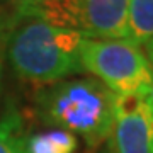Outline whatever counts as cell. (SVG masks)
<instances>
[{
	"label": "cell",
	"mask_w": 153,
	"mask_h": 153,
	"mask_svg": "<svg viewBox=\"0 0 153 153\" xmlns=\"http://www.w3.org/2000/svg\"><path fill=\"white\" fill-rule=\"evenodd\" d=\"M145 100H146V104H148V107H150V111L153 112V83H152V87H150V90H148V94L145 95Z\"/></svg>",
	"instance_id": "obj_11"
},
{
	"label": "cell",
	"mask_w": 153,
	"mask_h": 153,
	"mask_svg": "<svg viewBox=\"0 0 153 153\" xmlns=\"http://www.w3.org/2000/svg\"><path fill=\"white\" fill-rule=\"evenodd\" d=\"M80 65L116 95L145 97L153 83L152 63L129 39L85 36L80 46Z\"/></svg>",
	"instance_id": "obj_3"
},
{
	"label": "cell",
	"mask_w": 153,
	"mask_h": 153,
	"mask_svg": "<svg viewBox=\"0 0 153 153\" xmlns=\"http://www.w3.org/2000/svg\"><path fill=\"white\" fill-rule=\"evenodd\" d=\"M26 153H75L76 138L63 129H48L22 136Z\"/></svg>",
	"instance_id": "obj_7"
},
{
	"label": "cell",
	"mask_w": 153,
	"mask_h": 153,
	"mask_svg": "<svg viewBox=\"0 0 153 153\" xmlns=\"http://www.w3.org/2000/svg\"><path fill=\"white\" fill-rule=\"evenodd\" d=\"M29 17H38L58 27L80 31L83 0H0Z\"/></svg>",
	"instance_id": "obj_6"
},
{
	"label": "cell",
	"mask_w": 153,
	"mask_h": 153,
	"mask_svg": "<svg viewBox=\"0 0 153 153\" xmlns=\"http://www.w3.org/2000/svg\"><path fill=\"white\" fill-rule=\"evenodd\" d=\"M116 95L97 78H76L51 83L38 95V112L56 129L99 146L111 138L116 111Z\"/></svg>",
	"instance_id": "obj_2"
},
{
	"label": "cell",
	"mask_w": 153,
	"mask_h": 153,
	"mask_svg": "<svg viewBox=\"0 0 153 153\" xmlns=\"http://www.w3.org/2000/svg\"><path fill=\"white\" fill-rule=\"evenodd\" d=\"M129 0H83L80 33L95 39H128Z\"/></svg>",
	"instance_id": "obj_5"
},
{
	"label": "cell",
	"mask_w": 153,
	"mask_h": 153,
	"mask_svg": "<svg viewBox=\"0 0 153 153\" xmlns=\"http://www.w3.org/2000/svg\"><path fill=\"white\" fill-rule=\"evenodd\" d=\"M0 153H26L16 117L0 119Z\"/></svg>",
	"instance_id": "obj_9"
},
{
	"label": "cell",
	"mask_w": 153,
	"mask_h": 153,
	"mask_svg": "<svg viewBox=\"0 0 153 153\" xmlns=\"http://www.w3.org/2000/svg\"><path fill=\"white\" fill-rule=\"evenodd\" d=\"M114 153H153V112L141 95H117L111 133Z\"/></svg>",
	"instance_id": "obj_4"
},
{
	"label": "cell",
	"mask_w": 153,
	"mask_h": 153,
	"mask_svg": "<svg viewBox=\"0 0 153 153\" xmlns=\"http://www.w3.org/2000/svg\"><path fill=\"white\" fill-rule=\"evenodd\" d=\"M83 36L19 12L5 39V55L17 76L31 83H56L82 70Z\"/></svg>",
	"instance_id": "obj_1"
},
{
	"label": "cell",
	"mask_w": 153,
	"mask_h": 153,
	"mask_svg": "<svg viewBox=\"0 0 153 153\" xmlns=\"http://www.w3.org/2000/svg\"><path fill=\"white\" fill-rule=\"evenodd\" d=\"M128 39L138 46L153 39V0H129Z\"/></svg>",
	"instance_id": "obj_8"
},
{
	"label": "cell",
	"mask_w": 153,
	"mask_h": 153,
	"mask_svg": "<svg viewBox=\"0 0 153 153\" xmlns=\"http://www.w3.org/2000/svg\"><path fill=\"white\" fill-rule=\"evenodd\" d=\"M2 49H4V46L0 44V87H2Z\"/></svg>",
	"instance_id": "obj_12"
},
{
	"label": "cell",
	"mask_w": 153,
	"mask_h": 153,
	"mask_svg": "<svg viewBox=\"0 0 153 153\" xmlns=\"http://www.w3.org/2000/svg\"><path fill=\"white\" fill-rule=\"evenodd\" d=\"M143 46H145V55H146L148 61H150V63H152V66H153V39L146 41Z\"/></svg>",
	"instance_id": "obj_10"
}]
</instances>
